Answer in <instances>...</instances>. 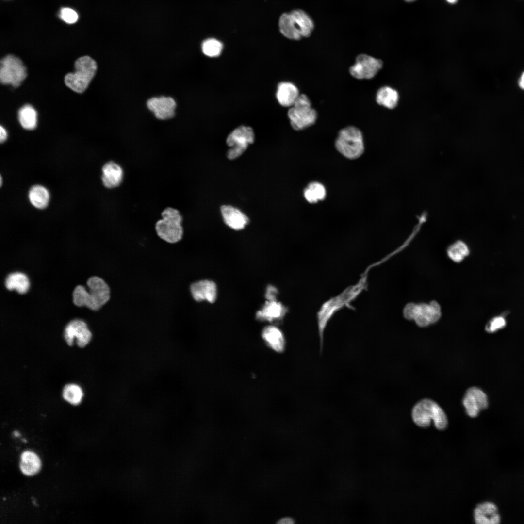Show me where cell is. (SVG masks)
<instances>
[{
    "instance_id": "obj_1",
    "label": "cell",
    "mask_w": 524,
    "mask_h": 524,
    "mask_svg": "<svg viewBox=\"0 0 524 524\" xmlns=\"http://www.w3.org/2000/svg\"><path fill=\"white\" fill-rule=\"evenodd\" d=\"M370 269L367 267L355 284L346 287L338 295L326 300L319 309L316 319L321 351L323 348L324 332L329 321L338 311L345 307H349L351 303L366 289Z\"/></svg>"
},
{
    "instance_id": "obj_2",
    "label": "cell",
    "mask_w": 524,
    "mask_h": 524,
    "mask_svg": "<svg viewBox=\"0 0 524 524\" xmlns=\"http://www.w3.org/2000/svg\"><path fill=\"white\" fill-rule=\"evenodd\" d=\"M87 285L89 292L82 286L75 287L73 293V302L76 306H86L92 310L97 311L109 301L110 288L102 278L97 276L89 278Z\"/></svg>"
},
{
    "instance_id": "obj_3",
    "label": "cell",
    "mask_w": 524,
    "mask_h": 524,
    "mask_svg": "<svg viewBox=\"0 0 524 524\" xmlns=\"http://www.w3.org/2000/svg\"><path fill=\"white\" fill-rule=\"evenodd\" d=\"M412 418L418 426L426 428L429 426L431 422L440 430L446 428L448 419L442 409L435 401L429 399L419 401L413 407L411 412Z\"/></svg>"
},
{
    "instance_id": "obj_4",
    "label": "cell",
    "mask_w": 524,
    "mask_h": 524,
    "mask_svg": "<svg viewBox=\"0 0 524 524\" xmlns=\"http://www.w3.org/2000/svg\"><path fill=\"white\" fill-rule=\"evenodd\" d=\"M162 219L155 224V230L158 237L170 244L180 241L183 237V229L181 225L182 217L179 211L172 207H167L161 213Z\"/></svg>"
},
{
    "instance_id": "obj_5",
    "label": "cell",
    "mask_w": 524,
    "mask_h": 524,
    "mask_svg": "<svg viewBox=\"0 0 524 524\" xmlns=\"http://www.w3.org/2000/svg\"><path fill=\"white\" fill-rule=\"evenodd\" d=\"M75 69L74 73L66 75L65 82L73 91L82 93L86 89L95 76L97 65L96 61L90 57L84 56L75 61Z\"/></svg>"
},
{
    "instance_id": "obj_6",
    "label": "cell",
    "mask_w": 524,
    "mask_h": 524,
    "mask_svg": "<svg viewBox=\"0 0 524 524\" xmlns=\"http://www.w3.org/2000/svg\"><path fill=\"white\" fill-rule=\"evenodd\" d=\"M337 150L345 157L355 159L364 152L363 135L360 130L353 126H347L341 129L335 142Z\"/></svg>"
},
{
    "instance_id": "obj_7",
    "label": "cell",
    "mask_w": 524,
    "mask_h": 524,
    "mask_svg": "<svg viewBox=\"0 0 524 524\" xmlns=\"http://www.w3.org/2000/svg\"><path fill=\"white\" fill-rule=\"evenodd\" d=\"M287 115L292 127L296 131L313 125L317 118L316 111L312 107L308 97L304 94H300L293 105L289 108Z\"/></svg>"
},
{
    "instance_id": "obj_8",
    "label": "cell",
    "mask_w": 524,
    "mask_h": 524,
    "mask_svg": "<svg viewBox=\"0 0 524 524\" xmlns=\"http://www.w3.org/2000/svg\"><path fill=\"white\" fill-rule=\"evenodd\" d=\"M27 70L21 60L13 55H8L0 61V80L3 84L19 86L27 77Z\"/></svg>"
},
{
    "instance_id": "obj_9",
    "label": "cell",
    "mask_w": 524,
    "mask_h": 524,
    "mask_svg": "<svg viewBox=\"0 0 524 524\" xmlns=\"http://www.w3.org/2000/svg\"><path fill=\"white\" fill-rule=\"evenodd\" d=\"M255 138L253 129L247 126L242 125L235 129L227 138L226 143L231 148L227 152L229 159H234L240 156L254 142Z\"/></svg>"
},
{
    "instance_id": "obj_10",
    "label": "cell",
    "mask_w": 524,
    "mask_h": 524,
    "mask_svg": "<svg viewBox=\"0 0 524 524\" xmlns=\"http://www.w3.org/2000/svg\"><path fill=\"white\" fill-rule=\"evenodd\" d=\"M404 315L408 319L414 320L419 326L426 327L438 321L440 311L436 303L419 305L410 304L406 307Z\"/></svg>"
},
{
    "instance_id": "obj_11",
    "label": "cell",
    "mask_w": 524,
    "mask_h": 524,
    "mask_svg": "<svg viewBox=\"0 0 524 524\" xmlns=\"http://www.w3.org/2000/svg\"><path fill=\"white\" fill-rule=\"evenodd\" d=\"M382 61L366 54H360L356 58L355 64L349 68L351 75L359 80L374 78L382 68Z\"/></svg>"
},
{
    "instance_id": "obj_12",
    "label": "cell",
    "mask_w": 524,
    "mask_h": 524,
    "mask_svg": "<svg viewBox=\"0 0 524 524\" xmlns=\"http://www.w3.org/2000/svg\"><path fill=\"white\" fill-rule=\"evenodd\" d=\"M462 403L467 414L471 417H476L479 412L488 407L486 394L479 388H469L463 397Z\"/></svg>"
},
{
    "instance_id": "obj_13",
    "label": "cell",
    "mask_w": 524,
    "mask_h": 524,
    "mask_svg": "<svg viewBox=\"0 0 524 524\" xmlns=\"http://www.w3.org/2000/svg\"><path fill=\"white\" fill-rule=\"evenodd\" d=\"M91 337V333L86 323L81 320L71 321L65 329L64 338L69 346L72 345L73 340L76 338L77 345L83 347L89 343Z\"/></svg>"
},
{
    "instance_id": "obj_14",
    "label": "cell",
    "mask_w": 524,
    "mask_h": 524,
    "mask_svg": "<svg viewBox=\"0 0 524 524\" xmlns=\"http://www.w3.org/2000/svg\"><path fill=\"white\" fill-rule=\"evenodd\" d=\"M147 106L156 118L164 120L174 116L176 103L171 97L162 96L149 99Z\"/></svg>"
},
{
    "instance_id": "obj_15",
    "label": "cell",
    "mask_w": 524,
    "mask_h": 524,
    "mask_svg": "<svg viewBox=\"0 0 524 524\" xmlns=\"http://www.w3.org/2000/svg\"><path fill=\"white\" fill-rule=\"evenodd\" d=\"M190 290L193 298L197 302L206 300L210 303L215 301L217 295L215 283L209 280H202L190 285Z\"/></svg>"
},
{
    "instance_id": "obj_16",
    "label": "cell",
    "mask_w": 524,
    "mask_h": 524,
    "mask_svg": "<svg viewBox=\"0 0 524 524\" xmlns=\"http://www.w3.org/2000/svg\"><path fill=\"white\" fill-rule=\"evenodd\" d=\"M101 180L104 186L109 189L119 186L123 179L122 167L114 161L105 163L102 168Z\"/></svg>"
},
{
    "instance_id": "obj_17",
    "label": "cell",
    "mask_w": 524,
    "mask_h": 524,
    "mask_svg": "<svg viewBox=\"0 0 524 524\" xmlns=\"http://www.w3.org/2000/svg\"><path fill=\"white\" fill-rule=\"evenodd\" d=\"M221 212L225 224L233 229L241 230L249 222L247 216L232 206L223 205L221 207Z\"/></svg>"
},
{
    "instance_id": "obj_18",
    "label": "cell",
    "mask_w": 524,
    "mask_h": 524,
    "mask_svg": "<svg viewBox=\"0 0 524 524\" xmlns=\"http://www.w3.org/2000/svg\"><path fill=\"white\" fill-rule=\"evenodd\" d=\"M278 24L280 33L286 38L295 41L302 38L299 24L290 12L280 15Z\"/></svg>"
},
{
    "instance_id": "obj_19",
    "label": "cell",
    "mask_w": 524,
    "mask_h": 524,
    "mask_svg": "<svg viewBox=\"0 0 524 524\" xmlns=\"http://www.w3.org/2000/svg\"><path fill=\"white\" fill-rule=\"evenodd\" d=\"M299 95L298 89L294 84L289 82H283L278 86L276 98L281 106L291 107Z\"/></svg>"
},
{
    "instance_id": "obj_20",
    "label": "cell",
    "mask_w": 524,
    "mask_h": 524,
    "mask_svg": "<svg viewBox=\"0 0 524 524\" xmlns=\"http://www.w3.org/2000/svg\"><path fill=\"white\" fill-rule=\"evenodd\" d=\"M262 337L267 345L277 352H282L285 349L286 342L283 332L275 326H268L264 328Z\"/></svg>"
},
{
    "instance_id": "obj_21",
    "label": "cell",
    "mask_w": 524,
    "mask_h": 524,
    "mask_svg": "<svg viewBox=\"0 0 524 524\" xmlns=\"http://www.w3.org/2000/svg\"><path fill=\"white\" fill-rule=\"evenodd\" d=\"M287 312V309L281 303L275 300L267 301L261 310L256 313V317L261 321H273L282 318Z\"/></svg>"
},
{
    "instance_id": "obj_22",
    "label": "cell",
    "mask_w": 524,
    "mask_h": 524,
    "mask_svg": "<svg viewBox=\"0 0 524 524\" xmlns=\"http://www.w3.org/2000/svg\"><path fill=\"white\" fill-rule=\"evenodd\" d=\"M41 466L40 459L36 453L29 450L22 453L20 456V469L24 475L33 476L39 471Z\"/></svg>"
},
{
    "instance_id": "obj_23",
    "label": "cell",
    "mask_w": 524,
    "mask_h": 524,
    "mask_svg": "<svg viewBox=\"0 0 524 524\" xmlns=\"http://www.w3.org/2000/svg\"><path fill=\"white\" fill-rule=\"evenodd\" d=\"M290 13L298 22L302 38L310 36L315 28L314 22L311 16L300 9H294Z\"/></svg>"
},
{
    "instance_id": "obj_24",
    "label": "cell",
    "mask_w": 524,
    "mask_h": 524,
    "mask_svg": "<svg viewBox=\"0 0 524 524\" xmlns=\"http://www.w3.org/2000/svg\"><path fill=\"white\" fill-rule=\"evenodd\" d=\"M28 196L31 204L39 209H44L48 206L50 197L48 190L40 185L32 186L29 191Z\"/></svg>"
},
{
    "instance_id": "obj_25",
    "label": "cell",
    "mask_w": 524,
    "mask_h": 524,
    "mask_svg": "<svg viewBox=\"0 0 524 524\" xmlns=\"http://www.w3.org/2000/svg\"><path fill=\"white\" fill-rule=\"evenodd\" d=\"M5 285L9 290H16L20 294H24L29 288V281L27 276L23 273L15 272L8 275Z\"/></svg>"
},
{
    "instance_id": "obj_26",
    "label": "cell",
    "mask_w": 524,
    "mask_h": 524,
    "mask_svg": "<svg viewBox=\"0 0 524 524\" xmlns=\"http://www.w3.org/2000/svg\"><path fill=\"white\" fill-rule=\"evenodd\" d=\"M497 512V508L494 503L490 502L480 503L474 510L475 521L477 524H490L491 516Z\"/></svg>"
},
{
    "instance_id": "obj_27",
    "label": "cell",
    "mask_w": 524,
    "mask_h": 524,
    "mask_svg": "<svg viewBox=\"0 0 524 524\" xmlns=\"http://www.w3.org/2000/svg\"><path fill=\"white\" fill-rule=\"evenodd\" d=\"M398 98V92L389 86L380 88L376 95L377 102L389 109H393L396 106Z\"/></svg>"
},
{
    "instance_id": "obj_28",
    "label": "cell",
    "mask_w": 524,
    "mask_h": 524,
    "mask_svg": "<svg viewBox=\"0 0 524 524\" xmlns=\"http://www.w3.org/2000/svg\"><path fill=\"white\" fill-rule=\"evenodd\" d=\"M18 119L22 127L27 130H33L36 126L37 113L30 105H25L18 111Z\"/></svg>"
},
{
    "instance_id": "obj_29",
    "label": "cell",
    "mask_w": 524,
    "mask_h": 524,
    "mask_svg": "<svg viewBox=\"0 0 524 524\" xmlns=\"http://www.w3.org/2000/svg\"><path fill=\"white\" fill-rule=\"evenodd\" d=\"M326 196V191L324 185L318 182L309 183L304 191L306 200L310 203H315L323 200Z\"/></svg>"
},
{
    "instance_id": "obj_30",
    "label": "cell",
    "mask_w": 524,
    "mask_h": 524,
    "mask_svg": "<svg viewBox=\"0 0 524 524\" xmlns=\"http://www.w3.org/2000/svg\"><path fill=\"white\" fill-rule=\"evenodd\" d=\"M83 396V393L81 387L75 384L66 385L63 390V398L71 404H79Z\"/></svg>"
},
{
    "instance_id": "obj_31",
    "label": "cell",
    "mask_w": 524,
    "mask_h": 524,
    "mask_svg": "<svg viewBox=\"0 0 524 524\" xmlns=\"http://www.w3.org/2000/svg\"><path fill=\"white\" fill-rule=\"evenodd\" d=\"M201 48L203 53L206 56L217 57L221 54L223 45L220 41L216 38H209L202 42Z\"/></svg>"
},
{
    "instance_id": "obj_32",
    "label": "cell",
    "mask_w": 524,
    "mask_h": 524,
    "mask_svg": "<svg viewBox=\"0 0 524 524\" xmlns=\"http://www.w3.org/2000/svg\"><path fill=\"white\" fill-rule=\"evenodd\" d=\"M468 252L467 246L461 242H458L450 246L448 251L450 257L457 262L462 260Z\"/></svg>"
},
{
    "instance_id": "obj_33",
    "label": "cell",
    "mask_w": 524,
    "mask_h": 524,
    "mask_svg": "<svg viewBox=\"0 0 524 524\" xmlns=\"http://www.w3.org/2000/svg\"><path fill=\"white\" fill-rule=\"evenodd\" d=\"M60 16L64 21L70 24L76 22L78 18L77 13L74 10L69 8H62Z\"/></svg>"
},
{
    "instance_id": "obj_34",
    "label": "cell",
    "mask_w": 524,
    "mask_h": 524,
    "mask_svg": "<svg viewBox=\"0 0 524 524\" xmlns=\"http://www.w3.org/2000/svg\"><path fill=\"white\" fill-rule=\"evenodd\" d=\"M506 324L505 319L501 316L493 318L487 327V330L493 332L503 328Z\"/></svg>"
},
{
    "instance_id": "obj_35",
    "label": "cell",
    "mask_w": 524,
    "mask_h": 524,
    "mask_svg": "<svg viewBox=\"0 0 524 524\" xmlns=\"http://www.w3.org/2000/svg\"><path fill=\"white\" fill-rule=\"evenodd\" d=\"M278 293L277 289L273 286H268L267 288L265 297L268 301L275 300Z\"/></svg>"
},
{
    "instance_id": "obj_36",
    "label": "cell",
    "mask_w": 524,
    "mask_h": 524,
    "mask_svg": "<svg viewBox=\"0 0 524 524\" xmlns=\"http://www.w3.org/2000/svg\"><path fill=\"white\" fill-rule=\"evenodd\" d=\"M490 524H497L500 522V515L497 513H494L490 518Z\"/></svg>"
},
{
    "instance_id": "obj_37",
    "label": "cell",
    "mask_w": 524,
    "mask_h": 524,
    "mask_svg": "<svg viewBox=\"0 0 524 524\" xmlns=\"http://www.w3.org/2000/svg\"><path fill=\"white\" fill-rule=\"evenodd\" d=\"M0 143H2L6 140L7 137V134L5 129L2 126H0Z\"/></svg>"
},
{
    "instance_id": "obj_38",
    "label": "cell",
    "mask_w": 524,
    "mask_h": 524,
    "mask_svg": "<svg viewBox=\"0 0 524 524\" xmlns=\"http://www.w3.org/2000/svg\"><path fill=\"white\" fill-rule=\"evenodd\" d=\"M295 523L294 520L290 517H285L279 520L278 523L279 524H293Z\"/></svg>"
},
{
    "instance_id": "obj_39",
    "label": "cell",
    "mask_w": 524,
    "mask_h": 524,
    "mask_svg": "<svg viewBox=\"0 0 524 524\" xmlns=\"http://www.w3.org/2000/svg\"><path fill=\"white\" fill-rule=\"evenodd\" d=\"M518 84L520 87L524 90V72L522 73L519 80Z\"/></svg>"
},
{
    "instance_id": "obj_40",
    "label": "cell",
    "mask_w": 524,
    "mask_h": 524,
    "mask_svg": "<svg viewBox=\"0 0 524 524\" xmlns=\"http://www.w3.org/2000/svg\"><path fill=\"white\" fill-rule=\"evenodd\" d=\"M13 435L15 437H19L20 436V433L17 431H15L13 433Z\"/></svg>"
},
{
    "instance_id": "obj_41",
    "label": "cell",
    "mask_w": 524,
    "mask_h": 524,
    "mask_svg": "<svg viewBox=\"0 0 524 524\" xmlns=\"http://www.w3.org/2000/svg\"><path fill=\"white\" fill-rule=\"evenodd\" d=\"M449 3H455L458 0H446Z\"/></svg>"
},
{
    "instance_id": "obj_42",
    "label": "cell",
    "mask_w": 524,
    "mask_h": 524,
    "mask_svg": "<svg viewBox=\"0 0 524 524\" xmlns=\"http://www.w3.org/2000/svg\"><path fill=\"white\" fill-rule=\"evenodd\" d=\"M1 184H2V178L1 177H0V185H1Z\"/></svg>"
},
{
    "instance_id": "obj_43",
    "label": "cell",
    "mask_w": 524,
    "mask_h": 524,
    "mask_svg": "<svg viewBox=\"0 0 524 524\" xmlns=\"http://www.w3.org/2000/svg\"><path fill=\"white\" fill-rule=\"evenodd\" d=\"M405 0L407 1H413L414 0Z\"/></svg>"
}]
</instances>
